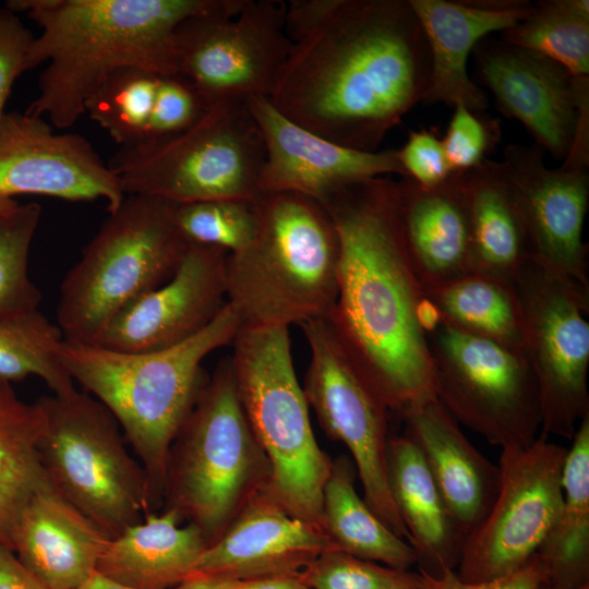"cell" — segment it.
Wrapping results in <instances>:
<instances>
[{"label":"cell","mask_w":589,"mask_h":589,"mask_svg":"<svg viewBox=\"0 0 589 589\" xmlns=\"http://www.w3.org/2000/svg\"><path fill=\"white\" fill-rule=\"evenodd\" d=\"M430 73L428 41L408 0H335L292 43L268 100L324 139L376 152L424 100Z\"/></svg>","instance_id":"obj_1"},{"label":"cell","mask_w":589,"mask_h":589,"mask_svg":"<svg viewBox=\"0 0 589 589\" xmlns=\"http://www.w3.org/2000/svg\"><path fill=\"white\" fill-rule=\"evenodd\" d=\"M339 239L338 291L327 316L362 376L402 416L435 397L424 297L405 240L398 181L349 183L323 203Z\"/></svg>","instance_id":"obj_2"},{"label":"cell","mask_w":589,"mask_h":589,"mask_svg":"<svg viewBox=\"0 0 589 589\" xmlns=\"http://www.w3.org/2000/svg\"><path fill=\"white\" fill-rule=\"evenodd\" d=\"M241 0H11L41 32L28 51L26 69L48 62L38 95L25 113L68 129L85 105L119 69L139 67L160 76L177 75L172 35L185 19L233 8Z\"/></svg>","instance_id":"obj_3"},{"label":"cell","mask_w":589,"mask_h":589,"mask_svg":"<svg viewBox=\"0 0 589 589\" xmlns=\"http://www.w3.org/2000/svg\"><path fill=\"white\" fill-rule=\"evenodd\" d=\"M242 321L227 302L200 333L175 346L122 352L63 339L60 359L72 377L116 418L145 471L152 509L165 495L171 444L206 377L203 360L231 345Z\"/></svg>","instance_id":"obj_4"},{"label":"cell","mask_w":589,"mask_h":589,"mask_svg":"<svg viewBox=\"0 0 589 589\" xmlns=\"http://www.w3.org/2000/svg\"><path fill=\"white\" fill-rule=\"evenodd\" d=\"M256 229L228 254L226 291L242 326H286L327 317L338 291L339 239L320 202L296 193L253 201Z\"/></svg>","instance_id":"obj_5"},{"label":"cell","mask_w":589,"mask_h":589,"mask_svg":"<svg viewBox=\"0 0 589 589\" xmlns=\"http://www.w3.org/2000/svg\"><path fill=\"white\" fill-rule=\"evenodd\" d=\"M231 345L238 395L269 466L267 491L289 514L325 533L323 490L333 461L311 428L289 327L242 326Z\"/></svg>","instance_id":"obj_6"},{"label":"cell","mask_w":589,"mask_h":589,"mask_svg":"<svg viewBox=\"0 0 589 589\" xmlns=\"http://www.w3.org/2000/svg\"><path fill=\"white\" fill-rule=\"evenodd\" d=\"M173 205L125 195L109 213L61 283L56 315L65 341L96 345L122 309L172 277L190 244Z\"/></svg>","instance_id":"obj_7"},{"label":"cell","mask_w":589,"mask_h":589,"mask_svg":"<svg viewBox=\"0 0 589 589\" xmlns=\"http://www.w3.org/2000/svg\"><path fill=\"white\" fill-rule=\"evenodd\" d=\"M267 459L241 405L230 357L207 378L169 452L165 509L215 542L269 480Z\"/></svg>","instance_id":"obj_8"},{"label":"cell","mask_w":589,"mask_h":589,"mask_svg":"<svg viewBox=\"0 0 589 589\" xmlns=\"http://www.w3.org/2000/svg\"><path fill=\"white\" fill-rule=\"evenodd\" d=\"M37 402L45 416L38 452L51 488L109 539L142 521L152 512L147 478L113 414L76 389Z\"/></svg>","instance_id":"obj_9"},{"label":"cell","mask_w":589,"mask_h":589,"mask_svg":"<svg viewBox=\"0 0 589 589\" xmlns=\"http://www.w3.org/2000/svg\"><path fill=\"white\" fill-rule=\"evenodd\" d=\"M265 163L261 130L247 103L209 108L170 139L120 147L108 163L125 195L175 204L253 202Z\"/></svg>","instance_id":"obj_10"},{"label":"cell","mask_w":589,"mask_h":589,"mask_svg":"<svg viewBox=\"0 0 589 589\" xmlns=\"http://www.w3.org/2000/svg\"><path fill=\"white\" fill-rule=\"evenodd\" d=\"M437 400L490 444L525 448L538 437L540 398L522 351L442 318L428 335Z\"/></svg>","instance_id":"obj_11"},{"label":"cell","mask_w":589,"mask_h":589,"mask_svg":"<svg viewBox=\"0 0 589 589\" xmlns=\"http://www.w3.org/2000/svg\"><path fill=\"white\" fill-rule=\"evenodd\" d=\"M521 351L534 375L542 435L572 440L589 416V289L529 259L514 283Z\"/></svg>","instance_id":"obj_12"},{"label":"cell","mask_w":589,"mask_h":589,"mask_svg":"<svg viewBox=\"0 0 589 589\" xmlns=\"http://www.w3.org/2000/svg\"><path fill=\"white\" fill-rule=\"evenodd\" d=\"M285 15L284 1L241 0L183 20L172 35L176 74L194 86L208 109L269 98L292 47Z\"/></svg>","instance_id":"obj_13"},{"label":"cell","mask_w":589,"mask_h":589,"mask_svg":"<svg viewBox=\"0 0 589 589\" xmlns=\"http://www.w3.org/2000/svg\"><path fill=\"white\" fill-rule=\"evenodd\" d=\"M299 326L310 349L302 387L308 405L326 434L349 449L363 486L364 502L408 542L388 484L389 410L354 365L327 317Z\"/></svg>","instance_id":"obj_14"},{"label":"cell","mask_w":589,"mask_h":589,"mask_svg":"<svg viewBox=\"0 0 589 589\" xmlns=\"http://www.w3.org/2000/svg\"><path fill=\"white\" fill-rule=\"evenodd\" d=\"M567 449L538 435L525 448L502 450L501 483L482 522L467 536L457 577L481 582L527 564L556 521L563 505Z\"/></svg>","instance_id":"obj_15"},{"label":"cell","mask_w":589,"mask_h":589,"mask_svg":"<svg viewBox=\"0 0 589 589\" xmlns=\"http://www.w3.org/2000/svg\"><path fill=\"white\" fill-rule=\"evenodd\" d=\"M481 84L498 110L518 120L562 166L588 168L589 77L577 79L536 51L482 39L473 49Z\"/></svg>","instance_id":"obj_16"},{"label":"cell","mask_w":589,"mask_h":589,"mask_svg":"<svg viewBox=\"0 0 589 589\" xmlns=\"http://www.w3.org/2000/svg\"><path fill=\"white\" fill-rule=\"evenodd\" d=\"M20 194L101 199L108 213L125 197L118 177L83 135L58 134L44 118L5 112L0 120V197Z\"/></svg>","instance_id":"obj_17"},{"label":"cell","mask_w":589,"mask_h":589,"mask_svg":"<svg viewBox=\"0 0 589 589\" xmlns=\"http://www.w3.org/2000/svg\"><path fill=\"white\" fill-rule=\"evenodd\" d=\"M518 208L530 259L589 289L582 239L589 201L587 169H550L537 146L510 144L500 161Z\"/></svg>","instance_id":"obj_18"},{"label":"cell","mask_w":589,"mask_h":589,"mask_svg":"<svg viewBox=\"0 0 589 589\" xmlns=\"http://www.w3.org/2000/svg\"><path fill=\"white\" fill-rule=\"evenodd\" d=\"M228 254L190 243L172 277L122 309L96 345L146 352L175 346L203 330L227 303Z\"/></svg>","instance_id":"obj_19"},{"label":"cell","mask_w":589,"mask_h":589,"mask_svg":"<svg viewBox=\"0 0 589 589\" xmlns=\"http://www.w3.org/2000/svg\"><path fill=\"white\" fill-rule=\"evenodd\" d=\"M247 105L265 146L261 194L289 192L323 204L349 183L389 173L405 176L396 149L364 152L339 145L292 122L265 97Z\"/></svg>","instance_id":"obj_20"},{"label":"cell","mask_w":589,"mask_h":589,"mask_svg":"<svg viewBox=\"0 0 589 589\" xmlns=\"http://www.w3.org/2000/svg\"><path fill=\"white\" fill-rule=\"evenodd\" d=\"M330 550L336 549L324 532L289 514L265 488L206 548L194 577L243 581L298 575Z\"/></svg>","instance_id":"obj_21"},{"label":"cell","mask_w":589,"mask_h":589,"mask_svg":"<svg viewBox=\"0 0 589 589\" xmlns=\"http://www.w3.org/2000/svg\"><path fill=\"white\" fill-rule=\"evenodd\" d=\"M424 33L431 57L428 104L464 105L483 115L485 94L469 77L467 61L493 32L522 21L532 8L526 0H408Z\"/></svg>","instance_id":"obj_22"},{"label":"cell","mask_w":589,"mask_h":589,"mask_svg":"<svg viewBox=\"0 0 589 589\" xmlns=\"http://www.w3.org/2000/svg\"><path fill=\"white\" fill-rule=\"evenodd\" d=\"M109 538L50 484L24 504L10 532V548L47 589H79L97 572Z\"/></svg>","instance_id":"obj_23"},{"label":"cell","mask_w":589,"mask_h":589,"mask_svg":"<svg viewBox=\"0 0 589 589\" xmlns=\"http://www.w3.org/2000/svg\"><path fill=\"white\" fill-rule=\"evenodd\" d=\"M401 418L405 435L419 449L456 526L467 538L496 498L500 467L469 442L436 397L411 407Z\"/></svg>","instance_id":"obj_24"},{"label":"cell","mask_w":589,"mask_h":589,"mask_svg":"<svg viewBox=\"0 0 589 589\" xmlns=\"http://www.w3.org/2000/svg\"><path fill=\"white\" fill-rule=\"evenodd\" d=\"M398 194L406 244L421 285L471 272L470 224L461 172L432 189H421L402 178Z\"/></svg>","instance_id":"obj_25"},{"label":"cell","mask_w":589,"mask_h":589,"mask_svg":"<svg viewBox=\"0 0 589 589\" xmlns=\"http://www.w3.org/2000/svg\"><path fill=\"white\" fill-rule=\"evenodd\" d=\"M180 520L173 509L145 514L107 541L97 573L137 589H169L193 578L208 543L196 526L179 527Z\"/></svg>","instance_id":"obj_26"},{"label":"cell","mask_w":589,"mask_h":589,"mask_svg":"<svg viewBox=\"0 0 589 589\" xmlns=\"http://www.w3.org/2000/svg\"><path fill=\"white\" fill-rule=\"evenodd\" d=\"M387 471L390 494L416 553L419 572L436 577L456 570L466 537L408 436L389 437Z\"/></svg>","instance_id":"obj_27"},{"label":"cell","mask_w":589,"mask_h":589,"mask_svg":"<svg viewBox=\"0 0 589 589\" xmlns=\"http://www.w3.org/2000/svg\"><path fill=\"white\" fill-rule=\"evenodd\" d=\"M471 272L513 284L530 259L525 228L500 161L462 171Z\"/></svg>","instance_id":"obj_28"},{"label":"cell","mask_w":589,"mask_h":589,"mask_svg":"<svg viewBox=\"0 0 589 589\" xmlns=\"http://www.w3.org/2000/svg\"><path fill=\"white\" fill-rule=\"evenodd\" d=\"M563 466V505L536 555L545 584L589 589V416L584 418Z\"/></svg>","instance_id":"obj_29"},{"label":"cell","mask_w":589,"mask_h":589,"mask_svg":"<svg viewBox=\"0 0 589 589\" xmlns=\"http://www.w3.org/2000/svg\"><path fill=\"white\" fill-rule=\"evenodd\" d=\"M354 467L346 457L333 461L323 490L325 533L336 550L408 570L417 564L411 545L393 532L354 490Z\"/></svg>","instance_id":"obj_30"},{"label":"cell","mask_w":589,"mask_h":589,"mask_svg":"<svg viewBox=\"0 0 589 589\" xmlns=\"http://www.w3.org/2000/svg\"><path fill=\"white\" fill-rule=\"evenodd\" d=\"M45 416L37 400L20 399L0 377V543L10 548V532L27 500L49 481L38 443Z\"/></svg>","instance_id":"obj_31"},{"label":"cell","mask_w":589,"mask_h":589,"mask_svg":"<svg viewBox=\"0 0 589 589\" xmlns=\"http://www.w3.org/2000/svg\"><path fill=\"white\" fill-rule=\"evenodd\" d=\"M422 289L446 322L521 350V311L513 284L468 272Z\"/></svg>","instance_id":"obj_32"},{"label":"cell","mask_w":589,"mask_h":589,"mask_svg":"<svg viewBox=\"0 0 589 589\" xmlns=\"http://www.w3.org/2000/svg\"><path fill=\"white\" fill-rule=\"evenodd\" d=\"M501 39L541 53L577 79L589 77V1L542 0L501 32Z\"/></svg>","instance_id":"obj_33"},{"label":"cell","mask_w":589,"mask_h":589,"mask_svg":"<svg viewBox=\"0 0 589 589\" xmlns=\"http://www.w3.org/2000/svg\"><path fill=\"white\" fill-rule=\"evenodd\" d=\"M63 335L38 309L0 314V377L21 381L40 377L55 395L75 390L59 348Z\"/></svg>","instance_id":"obj_34"},{"label":"cell","mask_w":589,"mask_h":589,"mask_svg":"<svg viewBox=\"0 0 589 589\" xmlns=\"http://www.w3.org/2000/svg\"><path fill=\"white\" fill-rule=\"evenodd\" d=\"M159 77L139 67L119 69L88 98L85 113L121 147L137 145L146 134Z\"/></svg>","instance_id":"obj_35"},{"label":"cell","mask_w":589,"mask_h":589,"mask_svg":"<svg viewBox=\"0 0 589 589\" xmlns=\"http://www.w3.org/2000/svg\"><path fill=\"white\" fill-rule=\"evenodd\" d=\"M36 202L0 214V314L38 309L41 293L28 274V256L39 225Z\"/></svg>","instance_id":"obj_36"},{"label":"cell","mask_w":589,"mask_h":589,"mask_svg":"<svg viewBox=\"0 0 589 589\" xmlns=\"http://www.w3.org/2000/svg\"><path fill=\"white\" fill-rule=\"evenodd\" d=\"M252 203L218 200L175 204L172 216L189 243L215 247L232 254L247 248L255 235Z\"/></svg>","instance_id":"obj_37"},{"label":"cell","mask_w":589,"mask_h":589,"mask_svg":"<svg viewBox=\"0 0 589 589\" xmlns=\"http://www.w3.org/2000/svg\"><path fill=\"white\" fill-rule=\"evenodd\" d=\"M310 589H419L420 575L330 550L304 572Z\"/></svg>","instance_id":"obj_38"},{"label":"cell","mask_w":589,"mask_h":589,"mask_svg":"<svg viewBox=\"0 0 589 589\" xmlns=\"http://www.w3.org/2000/svg\"><path fill=\"white\" fill-rule=\"evenodd\" d=\"M207 110L203 98L185 79L180 75L160 76L153 113L141 143L181 134L194 127Z\"/></svg>","instance_id":"obj_39"},{"label":"cell","mask_w":589,"mask_h":589,"mask_svg":"<svg viewBox=\"0 0 589 589\" xmlns=\"http://www.w3.org/2000/svg\"><path fill=\"white\" fill-rule=\"evenodd\" d=\"M454 109L442 142L454 171L462 172L486 159V154L500 141V122L477 115L464 105Z\"/></svg>","instance_id":"obj_40"},{"label":"cell","mask_w":589,"mask_h":589,"mask_svg":"<svg viewBox=\"0 0 589 589\" xmlns=\"http://www.w3.org/2000/svg\"><path fill=\"white\" fill-rule=\"evenodd\" d=\"M396 151L404 178L412 180L421 189L438 187L456 173L435 130L409 132L407 142Z\"/></svg>","instance_id":"obj_41"},{"label":"cell","mask_w":589,"mask_h":589,"mask_svg":"<svg viewBox=\"0 0 589 589\" xmlns=\"http://www.w3.org/2000/svg\"><path fill=\"white\" fill-rule=\"evenodd\" d=\"M35 38L19 14L0 8V120L15 80L26 69L29 48Z\"/></svg>","instance_id":"obj_42"},{"label":"cell","mask_w":589,"mask_h":589,"mask_svg":"<svg viewBox=\"0 0 589 589\" xmlns=\"http://www.w3.org/2000/svg\"><path fill=\"white\" fill-rule=\"evenodd\" d=\"M419 575V589H537L544 581V570L536 554L519 569L481 582L462 581L457 577L455 570L446 572L436 577L421 572Z\"/></svg>","instance_id":"obj_43"},{"label":"cell","mask_w":589,"mask_h":589,"mask_svg":"<svg viewBox=\"0 0 589 589\" xmlns=\"http://www.w3.org/2000/svg\"><path fill=\"white\" fill-rule=\"evenodd\" d=\"M0 589H47L19 561L11 549L0 543Z\"/></svg>","instance_id":"obj_44"},{"label":"cell","mask_w":589,"mask_h":589,"mask_svg":"<svg viewBox=\"0 0 589 589\" xmlns=\"http://www.w3.org/2000/svg\"><path fill=\"white\" fill-rule=\"evenodd\" d=\"M237 582L238 581H235V580L197 576L171 589H229ZM79 589H137V588L121 585L96 572L93 575V577Z\"/></svg>","instance_id":"obj_45"},{"label":"cell","mask_w":589,"mask_h":589,"mask_svg":"<svg viewBox=\"0 0 589 589\" xmlns=\"http://www.w3.org/2000/svg\"><path fill=\"white\" fill-rule=\"evenodd\" d=\"M229 589H310L303 573L238 581Z\"/></svg>","instance_id":"obj_46"},{"label":"cell","mask_w":589,"mask_h":589,"mask_svg":"<svg viewBox=\"0 0 589 589\" xmlns=\"http://www.w3.org/2000/svg\"><path fill=\"white\" fill-rule=\"evenodd\" d=\"M20 203H17L14 199H3L0 197V214L9 212L16 207Z\"/></svg>","instance_id":"obj_47"},{"label":"cell","mask_w":589,"mask_h":589,"mask_svg":"<svg viewBox=\"0 0 589 589\" xmlns=\"http://www.w3.org/2000/svg\"><path fill=\"white\" fill-rule=\"evenodd\" d=\"M537 589H558V588H555V587H553V586H550V585H548V584H545V582H541V584L537 587Z\"/></svg>","instance_id":"obj_48"}]
</instances>
